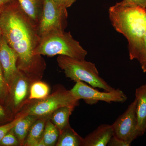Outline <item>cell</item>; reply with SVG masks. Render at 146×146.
<instances>
[{
	"label": "cell",
	"mask_w": 146,
	"mask_h": 146,
	"mask_svg": "<svg viewBox=\"0 0 146 146\" xmlns=\"http://www.w3.org/2000/svg\"><path fill=\"white\" fill-rule=\"evenodd\" d=\"M83 140L69 125L60 132L55 146H83Z\"/></svg>",
	"instance_id": "e0dca14e"
},
{
	"label": "cell",
	"mask_w": 146,
	"mask_h": 146,
	"mask_svg": "<svg viewBox=\"0 0 146 146\" xmlns=\"http://www.w3.org/2000/svg\"><path fill=\"white\" fill-rule=\"evenodd\" d=\"M15 117L8 108L0 103V125L11 121Z\"/></svg>",
	"instance_id": "7402d4cb"
},
{
	"label": "cell",
	"mask_w": 146,
	"mask_h": 146,
	"mask_svg": "<svg viewBox=\"0 0 146 146\" xmlns=\"http://www.w3.org/2000/svg\"><path fill=\"white\" fill-rule=\"evenodd\" d=\"M18 60V54L9 46L5 37L2 35L0 41V63L9 90L20 71L17 66Z\"/></svg>",
	"instance_id": "30bf717a"
},
{
	"label": "cell",
	"mask_w": 146,
	"mask_h": 146,
	"mask_svg": "<svg viewBox=\"0 0 146 146\" xmlns=\"http://www.w3.org/2000/svg\"><path fill=\"white\" fill-rule=\"evenodd\" d=\"M0 14H1V13H0ZM1 37H2V33H1V29H0V41H1Z\"/></svg>",
	"instance_id": "f1b7e54d"
},
{
	"label": "cell",
	"mask_w": 146,
	"mask_h": 146,
	"mask_svg": "<svg viewBox=\"0 0 146 146\" xmlns=\"http://www.w3.org/2000/svg\"><path fill=\"white\" fill-rule=\"evenodd\" d=\"M49 116L38 117L32 125L24 146H38L42 140L47 120Z\"/></svg>",
	"instance_id": "4fadbf2b"
},
{
	"label": "cell",
	"mask_w": 146,
	"mask_h": 146,
	"mask_svg": "<svg viewBox=\"0 0 146 146\" xmlns=\"http://www.w3.org/2000/svg\"><path fill=\"white\" fill-rule=\"evenodd\" d=\"M27 16L37 27L42 13L43 0H17Z\"/></svg>",
	"instance_id": "5bb4252c"
},
{
	"label": "cell",
	"mask_w": 146,
	"mask_h": 146,
	"mask_svg": "<svg viewBox=\"0 0 146 146\" xmlns=\"http://www.w3.org/2000/svg\"><path fill=\"white\" fill-rule=\"evenodd\" d=\"M79 100L70 90L60 86L44 99L30 102L23 111L26 115H34L37 117L50 116L60 108L68 106L75 108L79 105Z\"/></svg>",
	"instance_id": "5b68a950"
},
{
	"label": "cell",
	"mask_w": 146,
	"mask_h": 146,
	"mask_svg": "<svg viewBox=\"0 0 146 146\" xmlns=\"http://www.w3.org/2000/svg\"><path fill=\"white\" fill-rule=\"evenodd\" d=\"M9 88L4 77L1 65L0 63V103L5 105L8 96Z\"/></svg>",
	"instance_id": "44dd1931"
},
{
	"label": "cell",
	"mask_w": 146,
	"mask_h": 146,
	"mask_svg": "<svg viewBox=\"0 0 146 146\" xmlns=\"http://www.w3.org/2000/svg\"><path fill=\"white\" fill-rule=\"evenodd\" d=\"M109 18L115 29L128 42L131 60L137 59L146 32V9L117 3L109 9Z\"/></svg>",
	"instance_id": "7a4b0ae2"
},
{
	"label": "cell",
	"mask_w": 146,
	"mask_h": 146,
	"mask_svg": "<svg viewBox=\"0 0 146 146\" xmlns=\"http://www.w3.org/2000/svg\"><path fill=\"white\" fill-rule=\"evenodd\" d=\"M68 17L67 9L58 5L53 0H43L37 27L39 36L41 37L51 32L64 31Z\"/></svg>",
	"instance_id": "8992f818"
},
{
	"label": "cell",
	"mask_w": 146,
	"mask_h": 146,
	"mask_svg": "<svg viewBox=\"0 0 146 146\" xmlns=\"http://www.w3.org/2000/svg\"><path fill=\"white\" fill-rule=\"evenodd\" d=\"M15 1L16 0H0V13L7 6Z\"/></svg>",
	"instance_id": "83f0119b"
},
{
	"label": "cell",
	"mask_w": 146,
	"mask_h": 146,
	"mask_svg": "<svg viewBox=\"0 0 146 146\" xmlns=\"http://www.w3.org/2000/svg\"><path fill=\"white\" fill-rule=\"evenodd\" d=\"M130 144L128 143L123 140L118 138L115 135H113L110 139L107 146H129Z\"/></svg>",
	"instance_id": "484cf974"
},
{
	"label": "cell",
	"mask_w": 146,
	"mask_h": 146,
	"mask_svg": "<svg viewBox=\"0 0 146 146\" xmlns=\"http://www.w3.org/2000/svg\"><path fill=\"white\" fill-rule=\"evenodd\" d=\"M87 52L70 32L56 31L40 37L39 44L33 52L37 56L62 55L78 60H85Z\"/></svg>",
	"instance_id": "3957f363"
},
{
	"label": "cell",
	"mask_w": 146,
	"mask_h": 146,
	"mask_svg": "<svg viewBox=\"0 0 146 146\" xmlns=\"http://www.w3.org/2000/svg\"><path fill=\"white\" fill-rule=\"evenodd\" d=\"M32 83L30 79L20 70L12 82L5 105L15 115L28 104L30 87Z\"/></svg>",
	"instance_id": "ba28073f"
},
{
	"label": "cell",
	"mask_w": 146,
	"mask_h": 146,
	"mask_svg": "<svg viewBox=\"0 0 146 146\" xmlns=\"http://www.w3.org/2000/svg\"><path fill=\"white\" fill-rule=\"evenodd\" d=\"M60 132L57 127L48 119L38 146H54L57 143Z\"/></svg>",
	"instance_id": "ac0fdd59"
},
{
	"label": "cell",
	"mask_w": 146,
	"mask_h": 146,
	"mask_svg": "<svg viewBox=\"0 0 146 146\" xmlns=\"http://www.w3.org/2000/svg\"><path fill=\"white\" fill-rule=\"evenodd\" d=\"M20 146V143L12 129L0 141V146Z\"/></svg>",
	"instance_id": "cb8c5ba5"
},
{
	"label": "cell",
	"mask_w": 146,
	"mask_h": 146,
	"mask_svg": "<svg viewBox=\"0 0 146 146\" xmlns=\"http://www.w3.org/2000/svg\"><path fill=\"white\" fill-rule=\"evenodd\" d=\"M50 92L49 86L46 83L40 80L33 82L30 87L28 104L34 101L44 99L49 95Z\"/></svg>",
	"instance_id": "d6986e66"
},
{
	"label": "cell",
	"mask_w": 146,
	"mask_h": 146,
	"mask_svg": "<svg viewBox=\"0 0 146 146\" xmlns=\"http://www.w3.org/2000/svg\"><path fill=\"white\" fill-rule=\"evenodd\" d=\"M70 90L78 99L83 100L86 103L90 105L96 104L99 101L108 103H123L127 100L126 95L119 89L101 92L82 81L76 82Z\"/></svg>",
	"instance_id": "52a82bcc"
},
{
	"label": "cell",
	"mask_w": 146,
	"mask_h": 146,
	"mask_svg": "<svg viewBox=\"0 0 146 146\" xmlns=\"http://www.w3.org/2000/svg\"><path fill=\"white\" fill-rule=\"evenodd\" d=\"M26 114H25L23 111H21L16 114L15 118L12 121L0 125V141L13 129L16 124Z\"/></svg>",
	"instance_id": "ffe728a7"
},
{
	"label": "cell",
	"mask_w": 146,
	"mask_h": 146,
	"mask_svg": "<svg viewBox=\"0 0 146 146\" xmlns=\"http://www.w3.org/2000/svg\"><path fill=\"white\" fill-rule=\"evenodd\" d=\"M136 100H133L112 125L114 135L131 145L139 137L137 131Z\"/></svg>",
	"instance_id": "9c48e42d"
},
{
	"label": "cell",
	"mask_w": 146,
	"mask_h": 146,
	"mask_svg": "<svg viewBox=\"0 0 146 146\" xmlns=\"http://www.w3.org/2000/svg\"><path fill=\"white\" fill-rule=\"evenodd\" d=\"M114 135L112 125L102 124L84 138L83 146H106Z\"/></svg>",
	"instance_id": "8fae6325"
},
{
	"label": "cell",
	"mask_w": 146,
	"mask_h": 146,
	"mask_svg": "<svg viewBox=\"0 0 146 146\" xmlns=\"http://www.w3.org/2000/svg\"><path fill=\"white\" fill-rule=\"evenodd\" d=\"M74 108L68 106L60 108L50 115V121L57 128L60 132L70 125L69 119Z\"/></svg>",
	"instance_id": "2e32d148"
},
{
	"label": "cell",
	"mask_w": 146,
	"mask_h": 146,
	"mask_svg": "<svg viewBox=\"0 0 146 146\" xmlns=\"http://www.w3.org/2000/svg\"><path fill=\"white\" fill-rule=\"evenodd\" d=\"M56 61L66 77L71 80L75 82H83L94 88L105 91H110L115 89L100 76L96 65L92 62L62 55H58Z\"/></svg>",
	"instance_id": "277c9868"
},
{
	"label": "cell",
	"mask_w": 146,
	"mask_h": 146,
	"mask_svg": "<svg viewBox=\"0 0 146 146\" xmlns=\"http://www.w3.org/2000/svg\"><path fill=\"white\" fill-rule=\"evenodd\" d=\"M60 7L67 9L71 6L76 0H53Z\"/></svg>",
	"instance_id": "4316f807"
},
{
	"label": "cell",
	"mask_w": 146,
	"mask_h": 146,
	"mask_svg": "<svg viewBox=\"0 0 146 146\" xmlns=\"http://www.w3.org/2000/svg\"><path fill=\"white\" fill-rule=\"evenodd\" d=\"M38 118L34 115H25L12 129L13 133L19 141L20 146H24L29 131L33 123Z\"/></svg>",
	"instance_id": "9a60e30c"
},
{
	"label": "cell",
	"mask_w": 146,
	"mask_h": 146,
	"mask_svg": "<svg viewBox=\"0 0 146 146\" xmlns=\"http://www.w3.org/2000/svg\"><path fill=\"white\" fill-rule=\"evenodd\" d=\"M136 117L137 131L139 136H143L146 131V84L136 89Z\"/></svg>",
	"instance_id": "7c38bea8"
},
{
	"label": "cell",
	"mask_w": 146,
	"mask_h": 146,
	"mask_svg": "<svg viewBox=\"0 0 146 146\" xmlns=\"http://www.w3.org/2000/svg\"><path fill=\"white\" fill-rule=\"evenodd\" d=\"M144 73L146 72V32L142 41L141 49L137 59Z\"/></svg>",
	"instance_id": "603a6c76"
},
{
	"label": "cell",
	"mask_w": 146,
	"mask_h": 146,
	"mask_svg": "<svg viewBox=\"0 0 146 146\" xmlns=\"http://www.w3.org/2000/svg\"><path fill=\"white\" fill-rule=\"evenodd\" d=\"M119 3L123 5L138 6L146 9V0H123Z\"/></svg>",
	"instance_id": "d4e9b609"
},
{
	"label": "cell",
	"mask_w": 146,
	"mask_h": 146,
	"mask_svg": "<svg viewBox=\"0 0 146 146\" xmlns=\"http://www.w3.org/2000/svg\"><path fill=\"white\" fill-rule=\"evenodd\" d=\"M2 35L17 54L18 69L32 82L40 80L45 65L41 56L33 52L40 37L37 26L27 16L17 0L9 4L0 14Z\"/></svg>",
	"instance_id": "6da1fadb"
}]
</instances>
